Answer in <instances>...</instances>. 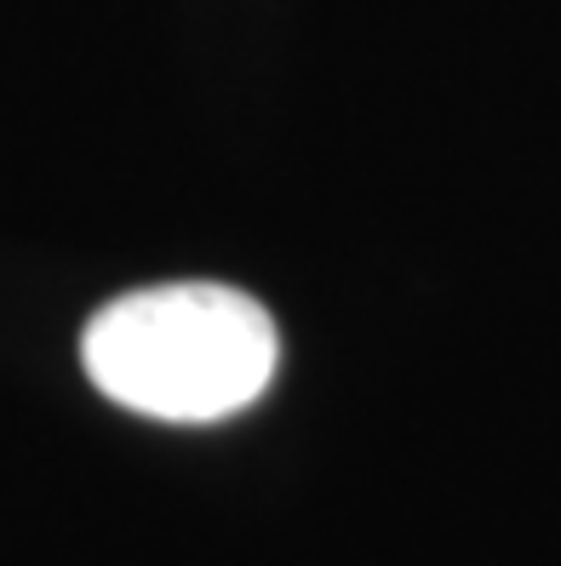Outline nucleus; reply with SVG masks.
Masks as SVG:
<instances>
[{"instance_id": "nucleus-1", "label": "nucleus", "mask_w": 561, "mask_h": 566, "mask_svg": "<svg viewBox=\"0 0 561 566\" xmlns=\"http://www.w3.org/2000/svg\"><path fill=\"white\" fill-rule=\"evenodd\" d=\"M281 338L258 297L224 281H167L104 304L81 332L86 378L160 423H218L276 384Z\"/></svg>"}]
</instances>
